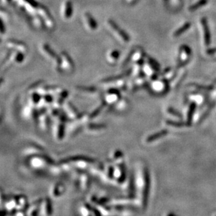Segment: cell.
Masks as SVG:
<instances>
[{"mask_svg": "<svg viewBox=\"0 0 216 216\" xmlns=\"http://www.w3.org/2000/svg\"><path fill=\"white\" fill-rule=\"evenodd\" d=\"M106 28L112 36L120 44H125L129 41V36L127 33L116 24L113 20H107Z\"/></svg>", "mask_w": 216, "mask_h": 216, "instance_id": "obj_1", "label": "cell"}, {"mask_svg": "<svg viewBox=\"0 0 216 216\" xmlns=\"http://www.w3.org/2000/svg\"><path fill=\"white\" fill-rule=\"evenodd\" d=\"M60 57V61L59 65L56 66L57 69L58 71L65 72V73H71L74 69V64L70 56L65 52H62Z\"/></svg>", "mask_w": 216, "mask_h": 216, "instance_id": "obj_2", "label": "cell"}, {"mask_svg": "<svg viewBox=\"0 0 216 216\" xmlns=\"http://www.w3.org/2000/svg\"><path fill=\"white\" fill-rule=\"evenodd\" d=\"M40 50H41V52H42L43 55L47 58V59L51 60H52V61L55 62L56 64V66H57L58 65H59L60 61V56H57V55H56L55 52H54V50L50 47L49 45L47 44H41V45Z\"/></svg>", "mask_w": 216, "mask_h": 216, "instance_id": "obj_3", "label": "cell"}, {"mask_svg": "<svg viewBox=\"0 0 216 216\" xmlns=\"http://www.w3.org/2000/svg\"><path fill=\"white\" fill-rule=\"evenodd\" d=\"M82 19L85 28L87 31L94 32V31L97 30V28H98V25H97V21L95 20L94 17H92V15L90 13L87 12L83 13Z\"/></svg>", "mask_w": 216, "mask_h": 216, "instance_id": "obj_4", "label": "cell"}, {"mask_svg": "<svg viewBox=\"0 0 216 216\" xmlns=\"http://www.w3.org/2000/svg\"><path fill=\"white\" fill-rule=\"evenodd\" d=\"M51 161L48 157L46 156H41L40 155H37L34 157L31 160V164L33 167L36 169H44L45 167H48L50 164Z\"/></svg>", "mask_w": 216, "mask_h": 216, "instance_id": "obj_5", "label": "cell"}, {"mask_svg": "<svg viewBox=\"0 0 216 216\" xmlns=\"http://www.w3.org/2000/svg\"><path fill=\"white\" fill-rule=\"evenodd\" d=\"M60 13H61V17L64 20H69L71 18L73 13V7H72V3L69 0H66L62 3Z\"/></svg>", "mask_w": 216, "mask_h": 216, "instance_id": "obj_6", "label": "cell"}, {"mask_svg": "<svg viewBox=\"0 0 216 216\" xmlns=\"http://www.w3.org/2000/svg\"><path fill=\"white\" fill-rule=\"evenodd\" d=\"M6 45H7V48L15 50V51L22 52V53L24 54L28 51V48H27L26 45L23 44V42L18 41L17 40L10 39L7 41Z\"/></svg>", "mask_w": 216, "mask_h": 216, "instance_id": "obj_7", "label": "cell"}, {"mask_svg": "<svg viewBox=\"0 0 216 216\" xmlns=\"http://www.w3.org/2000/svg\"><path fill=\"white\" fill-rule=\"evenodd\" d=\"M120 100V94L118 91L114 87L110 89L106 93L104 96V101L106 104H113Z\"/></svg>", "mask_w": 216, "mask_h": 216, "instance_id": "obj_8", "label": "cell"}, {"mask_svg": "<svg viewBox=\"0 0 216 216\" xmlns=\"http://www.w3.org/2000/svg\"><path fill=\"white\" fill-rule=\"evenodd\" d=\"M37 10L39 11V13L40 14L39 15L41 17L45 23V25H46V27H48V28H53V21H52L53 20L52 19L47 9L43 7H39Z\"/></svg>", "mask_w": 216, "mask_h": 216, "instance_id": "obj_9", "label": "cell"}, {"mask_svg": "<svg viewBox=\"0 0 216 216\" xmlns=\"http://www.w3.org/2000/svg\"><path fill=\"white\" fill-rule=\"evenodd\" d=\"M64 108H65L68 118H72V119H77L78 117L79 116V113L77 111L76 108L71 104V102H65L64 105Z\"/></svg>", "mask_w": 216, "mask_h": 216, "instance_id": "obj_10", "label": "cell"}, {"mask_svg": "<svg viewBox=\"0 0 216 216\" xmlns=\"http://www.w3.org/2000/svg\"><path fill=\"white\" fill-rule=\"evenodd\" d=\"M120 52L118 50H111L106 54V60L110 65H116L120 57Z\"/></svg>", "mask_w": 216, "mask_h": 216, "instance_id": "obj_11", "label": "cell"}, {"mask_svg": "<svg viewBox=\"0 0 216 216\" xmlns=\"http://www.w3.org/2000/svg\"><path fill=\"white\" fill-rule=\"evenodd\" d=\"M122 164H117L116 167L114 168V174H113V178L116 179L118 181L121 182L123 180V178H124V165Z\"/></svg>", "mask_w": 216, "mask_h": 216, "instance_id": "obj_12", "label": "cell"}, {"mask_svg": "<svg viewBox=\"0 0 216 216\" xmlns=\"http://www.w3.org/2000/svg\"><path fill=\"white\" fill-rule=\"evenodd\" d=\"M16 201V209L17 211H20L28 207V201L27 198L24 195H19L15 197Z\"/></svg>", "mask_w": 216, "mask_h": 216, "instance_id": "obj_13", "label": "cell"}, {"mask_svg": "<svg viewBox=\"0 0 216 216\" xmlns=\"http://www.w3.org/2000/svg\"><path fill=\"white\" fill-rule=\"evenodd\" d=\"M86 129L89 132L92 133H100V132L104 131L106 129V127L102 124H87Z\"/></svg>", "mask_w": 216, "mask_h": 216, "instance_id": "obj_14", "label": "cell"}, {"mask_svg": "<svg viewBox=\"0 0 216 216\" xmlns=\"http://www.w3.org/2000/svg\"><path fill=\"white\" fill-rule=\"evenodd\" d=\"M39 123L41 127L43 129H46L48 127L49 124V119H48V116L47 114L41 113L39 116Z\"/></svg>", "mask_w": 216, "mask_h": 216, "instance_id": "obj_15", "label": "cell"}, {"mask_svg": "<svg viewBox=\"0 0 216 216\" xmlns=\"http://www.w3.org/2000/svg\"><path fill=\"white\" fill-rule=\"evenodd\" d=\"M68 96V92H66V91H62L60 93L59 95H57V99L55 100H54L53 103L56 106H60L61 105L65 102V99L67 98Z\"/></svg>", "mask_w": 216, "mask_h": 216, "instance_id": "obj_16", "label": "cell"}, {"mask_svg": "<svg viewBox=\"0 0 216 216\" xmlns=\"http://www.w3.org/2000/svg\"><path fill=\"white\" fill-rule=\"evenodd\" d=\"M65 188L63 184L57 183L56 184L55 187H54L53 190H52V195L55 197H58V196H61L63 192H65Z\"/></svg>", "mask_w": 216, "mask_h": 216, "instance_id": "obj_17", "label": "cell"}, {"mask_svg": "<svg viewBox=\"0 0 216 216\" xmlns=\"http://www.w3.org/2000/svg\"><path fill=\"white\" fill-rule=\"evenodd\" d=\"M80 185H81V188L83 190H87L88 189L89 185H90V182H89V177L87 175L84 174L81 175Z\"/></svg>", "mask_w": 216, "mask_h": 216, "instance_id": "obj_18", "label": "cell"}, {"mask_svg": "<svg viewBox=\"0 0 216 216\" xmlns=\"http://www.w3.org/2000/svg\"><path fill=\"white\" fill-rule=\"evenodd\" d=\"M128 104V101L124 98L123 100H119L115 104V108L118 111H124L127 108Z\"/></svg>", "mask_w": 216, "mask_h": 216, "instance_id": "obj_19", "label": "cell"}, {"mask_svg": "<svg viewBox=\"0 0 216 216\" xmlns=\"http://www.w3.org/2000/svg\"><path fill=\"white\" fill-rule=\"evenodd\" d=\"M112 161L116 163V164H123V155L120 151H116L114 153L112 158Z\"/></svg>", "mask_w": 216, "mask_h": 216, "instance_id": "obj_20", "label": "cell"}, {"mask_svg": "<svg viewBox=\"0 0 216 216\" xmlns=\"http://www.w3.org/2000/svg\"><path fill=\"white\" fill-rule=\"evenodd\" d=\"M65 122L60 121V123L57 124V129H56V136L58 139H62L65 134Z\"/></svg>", "mask_w": 216, "mask_h": 216, "instance_id": "obj_21", "label": "cell"}, {"mask_svg": "<svg viewBox=\"0 0 216 216\" xmlns=\"http://www.w3.org/2000/svg\"><path fill=\"white\" fill-rule=\"evenodd\" d=\"M42 209H44V214L45 215H50L52 213V206L51 202L48 199H46L41 205Z\"/></svg>", "mask_w": 216, "mask_h": 216, "instance_id": "obj_22", "label": "cell"}, {"mask_svg": "<svg viewBox=\"0 0 216 216\" xmlns=\"http://www.w3.org/2000/svg\"><path fill=\"white\" fill-rule=\"evenodd\" d=\"M41 201H36L34 202V204H32L28 209V211H30L29 214L30 215H37L38 209L41 206Z\"/></svg>", "mask_w": 216, "mask_h": 216, "instance_id": "obj_23", "label": "cell"}, {"mask_svg": "<svg viewBox=\"0 0 216 216\" xmlns=\"http://www.w3.org/2000/svg\"><path fill=\"white\" fill-rule=\"evenodd\" d=\"M5 208L8 211H12V210L16 209V201H15V198L8 199V201L5 203Z\"/></svg>", "mask_w": 216, "mask_h": 216, "instance_id": "obj_24", "label": "cell"}, {"mask_svg": "<svg viewBox=\"0 0 216 216\" xmlns=\"http://www.w3.org/2000/svg\"><path fill=\"white\" fill-rule=\"evenodd\" d=\"M43 150L41 148H39L37 146H32L30 148H29L28 150H27L26 151V153L27 154H29V153H30L31 155H37L39 154H41V153H42Z\"/></svg>", "mask_w": 216, "mask_h": 216, "instance_id": "obj_25", "label": "cell"}, {"mask_svg": "<svg viewBox=\"0 0 216 216\" xmlns=\"http://www.w3.org/2000/svg\"><path fill=\"white\" fill-rule=\"evenodd\" d=\"M78 90H80L81 92H85V93H89V94H92V93L96 92L97 89L95 88H92V87H78Z\"/></svg>", "mask_w": 216, "mask_h": 216, "instance_id": "obj_26", "label": "cell"}, {"mask_svg": "<svg viewBox=\"0 0 216 216\" xmlns=\"http://www.w3.org/2000/svg\"><path fill=\"white\" fill-rule=\"evenodd\" d=\"M104 104H103L102 106H100L98 108H97V109L95 110L94 112L92 113V114L89 116V118H95V117H96L97 115L99 113H100L101 111L102 110V108H103V107H104Z\"/></svg>", "mask_w": 216, "mask_h": 216, "instance_id": "obj_27", "label": "cell"}, {"mask_svg": "<svg viewBox=\"0 0 216 216\" xmlns=\"http://www.w3.org/2000/svg\"><path fill=\"white\" fill-rule=\"evenodd\" d=\"M189 27H190V24H187V25H184V26L182 28L179 29V30H177V31H176V32L175 33V34H174V35H175V36H177V35H180V34H181L183 32V31H184V30H186L187 29H188V28H189Z\"/></svg>", "mask_w": 216, "mask_h": 216, "instance_id": "obj_28", "label": "cell"}, {"mask_svg": "<svg viewBox=\"0 0 216 216\" xmlns=\"http://www.w3.org/2000/svg\"><path fill=\"white\" fill-rule=\"evenodd\" d=\"M206 1H207V0H201V1H200L198 3V4L195 5L194 7H192V9H194V10H195V9H196V8H198L199 7H202V6L205 4Z\"/></svg>", "mask_w": 216, "mask_h": 216, "instance_id": "obj_29", "label": "cell"}]
</instances>
